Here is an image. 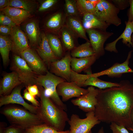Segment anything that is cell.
Segmentation results:
<instances>
[{"label":"cell","instance_id":"obj_1","mask_svg":"<svg viewBox=\"0 0 133 133\" xmlns=\"http://www.w3.org/2000/svg\"><path fill=\"white\" fill-rule=\"evenodd\" d=\"M119 83V86L99 89L95 115L101 122H114L127 128L131 125L130 115L133 108V84L126 80Z\"/></svg>","mask_w":133,"mask_h":133},{"label":"cell","instance_id":"obj_2","mask_svg":"<svg viewBox=\"0 0 133 133\" xmlns=\"http://www.w3.org/2000/svg\"><path fill=\"white\" fill-rule=\"evenodd\" d=\"M40 105L38 114L44 124L59 131H62L68 118L64 110L55 104L45 93V90L40 89Z\"/></svg>","mask_w":133,"mask_h":133},{"label":"cell","instance_id":"obj_3","mask_svg":"<svg viewBox=\"0 0 133 133\" xmlns=\"http://www.w3.org/2000/svg\"><path fill=\"white\" fill-rule=\"evenodd\" d=\"M11 125L25 130L44 124L39 115L18 107H6L1 111Z\"/></svg>","mask_w":133,"mask_h":133},{"label":"cell","instance_id":"obj_4","mask_svg":"<svg viewBox=\"0 0 133 133\" xmlns=\"http://www.w3.org/2000/svg\"><path fill=\"white\" fill-rule=\"evenodd\" d=\"M66 81L65 79L48 71L46 74L39 75L36 78V84L43 87L45 94L56 105L65 111L67 110L66 105L64 103L58 95L56 87L60 83Z\"/></svg>","mask_w":133,"mask_h":133},{"label":"cell","instance_id":"obj_5","mask_svg":"<svg viewBox=\"0 0 133 133\" xmlns=\"http://www.w3.org/2000/svg\"><path fill=\"white\" fill-rule=\"evenodd\" d=\"M86 116L81 118L76 114L72 115L68 121L70 126L69 133H88L101 122L95 116L94 112L87 113Z\"/></svg>","mask_w":133,"mask_h":133},{"label":"cell","instance_id":"obj_6","mask_svg":"<svg viewBox=\"0 0 133 133\" xmlns=\"http://www.w3.org/2000/svg\"><path fill=\"white\" fill-rule=\"evenodd\" d=\"M95 15L109 26H117L121 23L118 16L120 10L113 3L105 0H101L95 7Z\"/></svg>","mask_w":133,"mask_h":133},{"label":"cell","instance_id":"obj_7","mask_svg":"<svg viewBox=\"0 0 133 133\" xmlns=\"http://www.w3.org/2000/svg\"><path fill=\"white\" fill-rule=\"evenodd\" d=\"M11 69L16 72L22 83L27 87L36 84L37 76L20 55L13 56Z\"/></svg>","mask_w":133,"mask_h":133},{"label":"cell","instance_id":"obj_8","mask_svg":"<svg viewBox=\"0 0 133 133\" xmlns=\"http://www.w3.org/2000/svg\"><path fill=\"white\" fill-rule=\"evenodd\" d=\"M92 47L95 51L97 59L105 54L104 45L107 40L114 34L113 32L97 29L86 30Z\"/></svg>","mask_w":133,"mask_h":133},{"label":"cell","instance_id":"obj_9","mask_svg":"<svg viewBox=\"0 0 133 133\" xmlns=\"http://www.w3.org/2000/svg\"><path fill=\"white\" fill-rule=\"evenodd\" d=\"M88 92L77 98L72 100L71 103L80 109L88 113L95 111L97 102V96L99 89L90 86L87 88Z\"/></svg>","mask_w":133,"mask_h":133},{"label":"cell","instance_id":"obj_10","mask_svg":"<svg viewBox=\"0 0 133 133\" xmlns=\"http://www.w3.org/2000/svg\"><path fill=\"white\" fill-rule=\"evenodd\" d=\"M57 93L62 98L63 101H66L72 98H77L88 92L85 89L78 86L73 82H64L59 83L56 87Z\"/></svg>","mask_w":133,"mask_h":133},{"label":"cell","instance_id":"obj_11","mask_svg":"<svg viewBox=\"0 0 133 133\" xmlns=\"http://www.w3.org/2000/svg\"><path fill=\"white\" fill-rule=\"evenodd\" d=\"M70 53H67L61 59L50 63L49 66L51 73L70 82L71 69Z\"/></svg>","mask_w":133,"mask_h":133},{"label":"cell","instance_id":"obj_12","mask_svg":"<svg viewBox=\"0 0 133 133\" xmlns=\"http://www.w3.org/2000/svg\"><path fill=\"white\" fill-rule=\"evenodd\" d=\"M22 87L20 85L15 87L10 94L1 96L0 98V107L10 104L21 105L30 112L37 114L38 108L30 105L25 101L21 94Z\"/></svg>","mask_w":133,"mask_h":133},{"label":"cell","instance_id":"obj_13","mask_svg":"<svg viewBox=\"0 0 133 133\" xmlns=\"http://www.w3.org/2000/svg\"><path fill=\"white\" fill-rule=\"evenodd\" d=\"M20 56L36 74L43 75L48 71L44 62L36 52L30 48L21 53Z\"/></svg>","mask_w":133,"mask_h":133},{"label":"cell","instance_id":"obj_14","mask_svg":"<svg viewBox=\"0 0 133 133\" xmlns=\"http://www.w3.org/2000/svg\"><path fill=\"white\" fill-rule=\"evenodd\" d=\"M10 35L12 50L17 55H20L21 53L30 48L28 37L19 25H16L12 28Z\"/></svg>","mask_w":133,"mask_h":133},{"label":"cell","instance_id":"obj_15","mask_svg":"<svg viewBox=\"0 0 133 133\" xmlns=\"http://www.w3.org/2000/svg\"><path fill=\"white\" fill-rule=\"evenodd\" d=\"M132 51H129L126 60L123 63H116L106 70L92 74L93 76L98 77L104 75H107L111 78H119L125 73H133V70L129 66V60L131 57Z\"/></svg>","mask_w":133,"mask_h":133},{"label":"cell","instance_id":"obj_16","mask_svg":"<svg viewBox=\"0 0 133 133\" xmlns=\"http://www.w3.org/2000/svg\"><path fill=\"white\" fill-rule=\"evenodd\" d=\"M36 50L39 56L48 66L50 63L60 59L52 52L46 34L44 33L41 34L39 45Z\"/></svg>","mask_w":133,"mask_h":133},{"label":"cell","instance_id":"obj_17","mask_svg":"<svg viewBox=\"0 0 133 133\" xmlns=\"http://www.w3.org/2000/svg\"><path fill=\"white\" fill-rule=\"evenodd\" d=\"M22 83L17 73L15 72L7 73L0 82V96L8 95L16 87Z\"/></svg>","mask_w":133,"mask_h":133},{"label":"cell","instance_id":"obj_18","mask_svg":"<svg viewBox=\"0 0 133 133\" xmlns=\"http://www.w3.org/2000/svg\"><path fill=\"white\" fill-rule=\"evenodd\" d=\"M133 33V26L131 22L128 21L126 23L125 28L121 35L113 41L108 43L105 46L104 49L107 51L111 52L117 53L118 51L116 49V44L117 42L121 39L122 42L129 47H133V43L132 41L131 35Z\"/></svg>","mask_w":133,"mask_h":133},{"label":"cell","instance_id":"obj_19","mask_svg":"<svg viewBox=\"0 0 133 133\" xmlns=\"http://www.w3.org/2000/svg\"><path fill=\"white\" fill-rule=\"evenodd\" d=\"M64 25L76 37L81 38L90 42L86 36V30L77 17L66 16Z\"/></svg>","mask_w":133,"mask_h":133},{"label":"cell","instance_id":"obj_20","mask_svg":"<svg viewBox=\"0 0 133 133\" xmlns=\"http://www.w3.org/2000/svg\"><path fill=\"white\" fill-rule=\"evenodd\" d=\"M0 11L9 17L16 25H19L31 16V13L28 11L15 7L7 6L0 9Z\"/></svg>","mask_w":133,"mask_h":133},{"label":"cell","instance_id":"obj_21","mask_svg":"<svg viewBox=\"0 0 133 133\" xmlns=\"http://www.w3.org/2000/svg\"><path fill=\"white\" fill-rule=\"evenodd\" d=\"M82 24L85 29H97L106 31L109 25L95 15L87 14L83 16Z\"/></svg>","mask_w":133,"mask_h":133},{"label":"cell","instance_id":"obj_22","mask_svg":"<svg viewBox=\"0 0 133 133\" xmlns=\"http://www.w3.org/2000/svg\"><path fill=\"white\" fill-rule=\"evenodd\" d=\"M97 59L95 55L78 58L71 57V69L76 72L79 73L90 67Z\"/></svg>","mask_w":133,"mask_h":133},{"label":"cell","instance_id":"obj_23","mask_svg":"<svg viewBox=\"0 0 133 133\" xmlns=\"http://www.w3.org/2000/svg\"><path fill=\"white\" fill-rule=\"evenodd\" d=\"M24 29L30 43L35 45L39 43L40 36L38 24L34 21H30L26 24Z\"/></svg>","mask_w":133,"mask_h":133},{"label":"cell","instance_id":"obj_24","mask_svg":"<svg viewBox=\"0 0 133 133\" xmlns=\"http://www.w3.org/2000/svg\"><path fill=\"white\" fill-rule=\"evenodd\" d=\"M71 56L73 57L83 58L95 55V51L89 41H86L71 50Z\"/></svg>","mask_w":133,"mask_h":133},{"label":"cell","instance_id":"obj_25","mask_svg":"<svg viewBox=\"0 0 133 133\" xmlns=\"http://www.w3.org/2000/svg\"><path fill=\"white\" fill-rule=\"evenodd\" d=\"M88 77L84 83L83 86H95L101 89H105L120 85L119 83L105 81L95 77L92 73H89Z\"/></svg>","mask_w":133,"mask_h":133},{"label":"cell","instance_id":"obj_26","mask_svg":"<svg viewBox=\"0 0 133 133\" xmlns=\"http://www.w3.org/2000/svg\"><path fill=\"white\" fill-rule=\"evenodd\" d=\"M59 33L63 47L66 50H72L75 47L74 38L76 37L64 25L59 31Z\"/></svg>","mask_w":133,"mask_h":133},{"label":"cell","instance_id":"obj_27","mask_svg":"<svg viewBox=\"0 0 133 133\" xmlns=\"http://www.w3.org/2000/svg\"><path fill=\"white\" fill-rule=\"evenodd\" d=\"M12 45L10 38L6 36L0 35V53L3 64L6 65L9 61V53L12 50Z\"/></svg>","mask_w":133,"mask_h":133},{"label":"cell","instance_id":"obj_28","mask_svg":"<svg viewBox=\"0 0 133 133\" xmlns=\"http://www.w3.org/2000/svg\"><path fill=\"white\" fill-rule=\"evenodd\" d=\"M50 47L55 55L59 59L62 56L63 49L60 39L56 35L50 33L46 35Z\"/></svg>","mask_w":133,"mask_h":133},{"label":"cell","instance_id":"obj_29","mask_svg":"<svg viewBox=\"0 0 133 133\" xmlns=\"http://www.w3.org/2000/svg\"><path fill=\"white\" fill-rule=\"evenodd\" d=\"M36 6L34 1L27 0H10L8 6L20 8L31 13L33 12Z\"/></svg>","mask_w":133,"mask_h":133},{"label":"cell","instance_id":"obj_30","mask_svg":"<svg viewBox=\"0 0 133 133\" xmlns=\"http://www.w3.org/2000/svg\"><path fill=\"white\" fill-rule=\"evenodd\" d=\"M62 13H58L51 16L47 22L46 26L48 29L53 31H60L63 26Z\"/></svg>","mask_w":133,"mask_h":133},{"label":"cell","instance_id":"obj_31","mask_svg":"<svg viewBox=\"0 0 133 133\" xmlns=\"http://www.w3.org/2000/svg\"><path fill=\"white\" fill-rule=\"evenodd\" d=\"M24 133H69V130L59 131L49 126L44 124L26 129Z\"/></svg>","mask_w":133,"mask_h":133},{"label":"cell","instance_id":"obj_32","mask_svg":"<svg viewBox=\"0 0 133 133\" xmlns=\"http://www.w3.org/2000/svg\"><path fill=\"white\" fill-rule=\"evenodd\" d=\"M76 2L79 12L83 16L87 14L95 15V8L89 0H77Z\"/></svg>","mask_w":133,"mask_h":133},{"label":"cell","instance_id":"obj_33","mask_svg":"<svg viewBox=\"0 0 133 133\" xmlns=\"http://www.w3.org/2000/svg\"><path fill=\"white\" fill-rule=\"evenodd\" d=\"M65 9L66 16L77 17L79 13L76 0H65Z\"/></svg>","mask_w":133,"mask_h":133},{"label":"cell","instance_id":"obj_34","mask_svg":"<svg viewBox=\"0 0 133 133\" xmlns=\"http://www.w3.org/2000/svg\"><path fill=\"white\" fill-rule=\"evenodd\" d=\"M88 74H82L72 70L70 78V82H75L80 87L83 86L85 82L87 79Z\"/></svg>","mask_w":133,"mask_h":133},{"label":"cell","instance_id":"obj_35","mask_svg":"<svg viewBox=\"0 0 133 133\" xmlns=\"http://www.w3.org/2000/svg\"><path fill=\"white\" fill-rule=\"evenodd\" d=\"M111 123L110 128L113 133H130L124 126L118 125L114 122Z\"/></svg>","mask_w":133,"mask_h":133},{"label":"cell","instance_id":"obj_36","mask_svg":"<svg viewBox=\"0 0 133 133\" xmlns=\"http://www.w3.org/2000/svg\"><path fill=\"white\" fill-rule=\"evenodd\" d=\"M0 25H2L13 27L16 25L8 17L3 14L0 15Z\"/></svg>","mask_w":133,"mask_h":133},{"label":"cell","instance_id":"obj_37","mask_svg":"<svg viewBox=\"0 0 133 133\" xmlns=\"http://www.w3.org/2000/svg\"><path fill=\"white\" fill-rule=\"evenodd\" d=\"M23 97L26 100L31 102L34 106L37 108L39 107L40 103L35 99L34 97L28 92L26 89L24 91Z\"/></svg>","mask_w":133,"mask_h":133},{"label":"cell","instance_id":"obj_38","mask_svg":"<svg viewBox=\"0 0 133 133\" xmlns=\"http://www.w3.org/2000/svg\"><path fill=\"white\" fill-rule=\"evenodd\" d=\"M57 2V0H46L41 4L38 11L42 12L47 10L53 6Z\"/></svg>","mask_w":133,"mask_h":133},{"label":"cell","instance_id":"obj_39","mask_svg":"<svg viewBox=\"0 0 133 133\" xmlns=\"http://www.w3.org/2000/svg\"><path fill=\"white\" fill-rule=\"evenodd\" d=\"M25 130L11 125L6 128L4 133H24Z\"/></svg>","mask_w":133,"mask_h":133},{"label":"cell","instance_id":"obj_40","mask_svg":"<svg viewBox=\"0 0 133 133\" xmlns=\"http://www.w3.org/2000/svg\"><path fill=\"white\" fill-rule=\"evenodd\" d=\"M28 92L34 97L36 96H40V91L38 90L36 84L30 85L27 87L26 89Z\"/></svg>","mask_w":133,"mask_h":133},{"label":"cell","instance_id":"obj_41","mask_svg":"<svg viewBox=\"0 0 133 133\" xmlns=\"http://www.w3.org/2000/svg\"><path fill=\"white\" fill-rule=\"evenodd\" d=\"M112 1L119 10L125 9L127 7L128 0H114Z\"/></svg>","mask_w":133,"mask_h":133},{"label":"cell","instance_id":"obj_42","mask_svg":"<svg viewBox=\"0 0 133 133\" xmlns=\"http://www.w3.org/2000/svg\"><path fill=\"white\" fill-rule=\"evenodd\" d=\"M13 28L8 26L0 25V35L5 36L7 35H10Z\"/></svg>","mask_w":133,"mask_h":133},{"label":"cell","instance_id":"obj_43","mask_svg":"<svg viewBox=\"0 0 133 133\" xmlns=\"http://www.w3.org/2000/svg\"><path fill=\"white\" fill-rule=\"evenodd\" d=\"M129 2L130 7L128 21L131 22L133 21V0H130Z\"/></svg>","mask_w":133,"mask_h":133},{"label":"cell","instance_id":"obj_44","mask_svg":"<svg viewBox=\"0 0 133 133\" xmlns=\"http://www.w3.org/2000/svg\"><path fill=\"white\" fill-rule=\"evenodd\" d=\"M9 2V0H0V9L4 8L8 6Z\"/></svg>","mask_w":133,"mask_h":133},{"label":"cell","instance_id":"obj_45","mask_svg":"<svg viewBox=\"0 0 133 133\" xmlns=\"http://www.w3.org/2000/svg\"><path fill=\"white\" fill-rule=\"evenodd\" d=\"M5 123L0 122V133H4L6 128Z\"/></svg>","mask_w":133,"mask_h":133},{"label":"cell","instance_id":"obj_46","mask_svg":"<svg viewBox=\"0 0 133 133\" xmlns=\"http://www.w3.org/2000/svg\"><path fill=\"white\" fill-rule=\"evenodd\" d=\"M94 7H95L101 0H89Z\"/></svg>","mask_w":133,"mask_h":133},{"label":"cell","instance_id":"obj_47","mask_svg":"<svg viewBox=\"0 0 133 133\" xmlns=\"http://www.w3.org/2000/svg\"><path fill=\"white\" fill-rule=\"evenodd\" d=\"M130 119L131 125L130 128L133 129V108L132 109L131 113Z\"/></svg>","mask_w":133,"mask_h":133},{"label":"cell","instance_id":"obj_48","mask_svg":"<svg viewBox=\"0 0 133 133\" xmlns=\"http://www.w3.org/2000/svg\"><path fill=\"white\" fill-rule=\"evenodd\" d=\"M97 133H105L103 128L101 127Z\"/></svg>","mask_w":133,"mask_h":133},{"label":"cell","instance_id":"obj_49","mask_svg":"<svg viewBox=\"0 0 133 133\" xmlns=\"http://www.w3.org/2000/svg\"><path fill=\"white\" fill-rule=\"evenodd\" d=\"M127 129L128 130H130L132 131H133V129L131 128H127Z\"/></svg>","mask_w":133,"mask_h":133},{"label":"cell","instance_id":"obj_50","mask_svg":"<svg viewBox=\"0 0 133 133\" xmlns=\"http://www.w3.org/2000/svg\"><path fill=\"white\" fill-rule=\"evenodd\" d=\"M132 42L133 43V37H132ZM132 51H133V50H132Z\"/></svg>","mask_w":133,"mask_h":133},{"label":"cell","instance_id":"obj_51","mask_svg":"<svg viewBox=\"0 0 133 133\" xmlns=\"http://www.w3.org/2000/svg\"><path fill=\"white\" fill-rule=\"evenodd\" d=\"M131 22V23L133 26V21H132V22Z\"/></svg>","mask_w":133,"mask_h":133},{"label":"cell","instance_id":"obj_52","mask_svg":"<svg viewBox=\"0 0 133 133\" xmlns=\"http://www.w3.org/2000/svg\"><path fill=\"white\" fill-rule=\"evenodd\" d=\"M88 133H92V132L91 131H90V132H89Z\"/></svg>","mask_w":133,"mask_h":133}]
</instances>
